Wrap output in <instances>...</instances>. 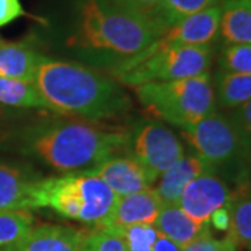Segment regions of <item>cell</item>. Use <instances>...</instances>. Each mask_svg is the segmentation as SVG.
<instances>
[{"mask_svg":"<svg viewBox=\"0 0 251 251\" xmlns=\"http://www.w3.org/2000/svg\"><path fill=\"white\" fill-rule=\"evenodd\" d=\"M168 29L106 0H74L66 46L77 59L112 72L141 54Z\"/></svg>","mask_w":251,"mask_h":251,"instance_id":"obj_1","label":"cell"},{"mask_svg":"<svg viewBox=\"0 0 251 251\" xmlns=\"http://www.w3.org/2000/svg\"><path fill=\"white\" fill-rule=\"evenodd\" d=\"M34 84L53 112L91 122L125 115L131 106L128 95L116 80L80 63L42 54Z\"/></svg>","mask_w":251,"mask_h":251,"instance_id":"obj_2","label":"cell"},{"mask_svg":"<svg viewBox=\"0 0 251 251\" xmlns=\"http://www.w3.org/2000/svg\"><path fill=\"white\" fill-rule=\"evenodd\" d=\"M128 130H112L84 122H48L24 137V150L62 173L88 172L127 150Z\"/></svg>","mask_w":251,"mask_h":251,"instance_id":"obj_3","label":"cell"},{"mask_svg":"<svg viewBox=\"0 0 251 251\" xmlns=\"http://www.w3.org/2000/svg\"><path fill=\"white\" fill-rule=\"evenodd\" d=\"M117 200L108 184L90 171L63 173L39 181V208H50L94 229H103L109 224Z\"/></svg>","mask_w":251,"mask_h":251,"instance_id":"obj_4","label":"cell"},{"mask_svg":"<svg viewBox=\"0 0 251 251\" xmlns=\"http://www.w3.org/2000/svg\"><path fill=\"white\" fill-rule=\"evenodd\" d=\"M134 92L150 115L180 130L215 112V90L209 73L183 80L147 82L134 87Z\"/></svg>","mask_w":251,"mask_h":251,"instance_id":"obj_5","label":"cell"},{"mask_svg":"<svg viewBox=\"0 0 251 251\" xmlns=\"http://www.w3.org/2000/svg\"><path fill=\"white\" fill-rule=\"evenodd\" d=\"M214 50L212 46H171L131 59L113 69L115 80L127 87L147 82L191 78L209 73Z\"/></svg>","mask_w":251,"mask_h":251,"instance_id":"obj_6","label":"cell"},{"mask_svg":"<svg viewBox=\"0 0 251 251\" xmlns=\"http://www.w3.org/2000/svg\"><path fill=\"white\" fill-rule=\"evenodd\" d=\"M127 152L156 181L184 155V147L168 127L144 119L128 130Z\"/></svg>","mask_w":251,"mask_h":251,"instance_id":"obj_7","label":"cell"},{"mask_svg":"<svg viewBox=\"0 0 251 251\" xmlns=\"http://www.w3.org/2000/svg\"><path fill=\"white\" fill-rule=\"evenodd\" d=\"M181 134L194 153L214 171L233 162L246 151L233 122L216 112L181 130Z\"/></svg>","mask_w":251,"mask_h":251,"instance_id":"obj_8","label":"cell"},{"mask_svg":"<svg viewBox=\"0 0 251 251\" xmlns=\"http://www.w3.org/2000/svg\"><path fill=\"white\" fill-rule=\"evenodd\" d=\"M221 6L216 4L180 20L162 34L140 56L171 46H208L219 35Z\"/></svg>","mask_w":251,"mask_h":251,"instance_id":"obj_9","label":"cell"},{"mask_svg":"<svg viewBox=\"0 0 251 251\" xmlns=\"http://www.w3.org/2000/svg\"><path fill=\"white\" fill-rule=\"evenodd\" d=\"M232 193L224 180L209 171L188 183L180 196L177 205L197 224H209L211 215L227 205Z\"/></svg>","mask_w":251,"mask_h":251,"instance_id":"obj_10","label":"cell"},{"mask_svg":"<svg viewBox=\"0 0 251 251\" xmlns=\"http://www.w3.org/2000/svg\"><path fill=\"white\" fill-rule=\"evenodd\" d=\"M90 172L103 180L117 197L151 188L155 183L143 165L130 155L110 156Z\"/></svg>","mask_w":251,"mask_h":251,"instance_id":"obj_11","label":"cell"},{"mask_svg":"<svg viewBox=\"0 0 251 251\" xmlns=\"http://www.w3.org/2000/svg\"><path fill=\"white\" fill-rule=\"evenodd\" d=\"M85 239L87 233L74 227L39 225L0 251H85Z\"/></svg>","mask_w":251,"mask_h":251,"instance_id":"obj_12","label":"cell"},{"mask_svg":"<svg viewBox=\"0 0 251 251\" xmlns=\"http://www.w3.org/2000/svg\"><path fill=\"white\" fill-rule=\"evenodd\" d=\"M41 177L0 163V209L32 211L39 208Z\"/></svg>","mask_w":251,"mask_h":251,"instance_id":"obj_13","label":"cell"},{"mask_svg":"<svg viewBox=\"0 0 251 251\" xmlns=\"http://www.w3.org/2000/svg\"><path fill=\"white\" fill-rule=\"evenodd\" d=\"M162 205L161 198L158 197L152 187L130 196L119 197L112 218L103 229L115 230L131 225H153Z\"/></svg>","mask_w":251,"mask_h":251,"instance_id":"obj_14","label":"cell"},{"mask_svg":"<svg viewBox=\"0 0 251 251\" xmlns=\"http://www.w3.org/2000/svg\"><path fill=\"white\" fill-rule=\"evenodd\" d=\"M214 171L196 153L183 155L179 161L159 176V183L153 188L163 205L179 204L180 196L188 183L205 172Z\"/></svg>","mask_w":251,"mask_h":251,"instance_id":"obj_15","label":"cell"},{"mask_svg":"<svg viewBox=\"0 0 251 251\" xmlns=\"http://www.w3.org/2000/svg\"><path fill=\"white\" fill-rule=\"evenodd\" d=\"M219 36L225 45H251V0H224Z\"/></svg>","mask_w":251,"mask_h":251,"instance_id":"obj_16","label":"cell"},{"mask_svg":"<svg viewBox=\"0 0 251 251\" xmlns=\"http://www.w3.org/2000/svg\"><path fill=\"white\" fill-rule=\"evenodd\" d=\"M41 57L25 44L0 41V77L34 82Z\"/></svg>","mask_w":251,"mask_h":251,"instance_id":"obj_17","label":"cell"},{"mask_svg":"<svg viewBox=\"0 0 251 251\" xmlns=\"http://www.w3.org/2000/svg\"><path fill=\"white\" fill-rule=\"evenodd\" d=\"M156 230L177 243L181 247L196 240L206 230L211 229V225H200L180 208L176 205H162L159 215L153 222Z\"/></svg>","mask_w":251,"mask_h":251,"instance_id":"obj_18","label":"cell"},{"mask_svg":"<svg viewBox=\"0 0 251 251\" xmlns=\"http://www.w3.org/2000/svg\"><path fill=\"white\" fill-rule=\"evenodd\" d=\"M0 105L4 108L41 109L53 112L34 82L0 77Z\"/></svg>","mask_w":251,"mask_h":251,"instance_id":"obj_19","label":"cell"},{"mask_svg":"<svg viewBox=\"0 0 251 251\" xmlns=\"http://www.w3.org/2000/svg\"><path fill=\"white\" fill-rule=\"evenodd\" d=\"M215 97L224 108H239L251 99V74L219 72Z\"/></svg>","mask_w":251,"mask_h":251,"instance_id":"obj_20","label":"cell"},{"mask_svg":"<svg viewBox=\"0 0 251 251\" xmlns=\"http://www.w3.org/2000/svg\"><path fill=\"white\" fill-rule=\"evenodd\" d=\"M227 206L230 214L229 234L237 244L251 250V187L232 194Z\"/></svg>","mask_w":251,"mask_h":251,"instance_id":"obj_21","label":"cell"},{"mask_svg":"<svg viewBox=\"0 0 251 251\" xmlns=\"http://www.w3.org/2000/svg\"><path fill=\"white\" fill-rule=\"evenodd\" d=\"M34 226L31 211L0 209V250L20 240Z\"/></svg>","mask_w":251,"mask_h":251,"instance_id":"obj_22","label":"cell"},{"mask_svg":"<svg viewBox=\"0 0 251 251\" xmlns=\"http://www.w3.org/2000/svg\"><path fill=\"white\" fill-rule=\"evenodd\" d=\"M219 1L221 0H162L161 18L169 28L194 13L216 6Z\"/></svg>","mask_w":251,"mask_h":251,"instance_id":"obj_23","label":"cell"},{"mask_svg":"<svg viewBox=\"0 0 251 251\" xmlns=\"http://www.w3.org/2000/svg\"><path fill=\"white\" fill-rule=\"evenodd\" d=\"M110 232L120 236L128 251H152L153 244L159 234L153 225L148 224L131 225Z\"/></svg>","mask_w":251,"mask_h":251,"instance_id":"obj_24","label":"cell"},{"mask_svg":"<svg viewBox=\"0 0 251 251\" xmlns=\"http://www.w3.org/2000/svg\"><path fill=\"white\" fill-rule=\"evenodd\" d=\"M219 69L226 73L251 74V45H225L219 54Z\"/></svg>","mask_w":251,"mask_h":251,"instance_id":"obj_25","label":"cell"},{"mask_svg":"<svg viewBox=\"0 0 251 251\" xmlns=\"http://www.w3.org/2000/svg\"><path fill=\"white\" fill-rule=\"evenodd\" d=\"M106 1L127 13L148 20H155L163 24L161 18L162 0H106Z\"/></svg>","mask_w":251,"mask_h":251,"instance_id":"obj_26","label":"cell"},{"mask_svg":"<svg viewBox=\"0 0 251 251\" xmlns=\"http://www.w3.org/2000/svg\"><path fill=\"white\" fill-rule=\"evenodd\" d=\"M85 251H128L120 236L106 229H94L87 233Z\"/></svg>","mask_w":251,"mask_h":251,"instance_id":"obj_27","label":"cell"},{"mask_svg":"<svg viewBox=\"0 0 251 251\" xmlns=\"http://www.w3.org/2000/svg\"><path fill=\"white\" fill-rule=\"evenodd\" d=\"M236 249L237 243L234 242L230 234L224 239H216L212 236L209 229L186 247H183L181 251H236Z\"/></svg>","mask_w":251,"mask_h":251,"instance_id":"obj_28","label":"cell"},{"mask_svg":"<svg viewBox=\"0 0 251 251\" xmlns=\"http://www.w3.org/2000/svg\"><path fill=\"white\" fill-rule=\"evenodd\" d=\"M236 109L233 123L242 137L246 151H249L251 150V99Z\"/></svg>","mask_w":251,"mask_h":251,"instance_id":"obj_29","label":"cell"},{"mask_svg":"<svg viewBox=\"0 0 251 251\" xmlns=\"http://www.w3.org/2000/svg\"><path fill=\"white\" fill-rule=\"evenodd\" d=\"M24 14L20 0H0V27L7 25Z\"/></svg>","mask_w":251,"mask_h":251,"instance_id":"obj_30","label":"cell"},{"mask_svg":"<svg viewBox=\"0 0 251 251\" xmlns=\"http://www.w3.org/2000/svg\"><path fill=\"white\" fill-rule=\"evenodd\" d=\"M229 204V202H227ZM209 225H212L216 230L226 232L230 227V214H229V206L225 205L215 211L209 218Z\"/></svg>","mask_w":251,"mask_h":251,"instance_id":"obj_31","label":"cell"},{"mask_svg":"<svg viewBox=\"0 0 251 251\" xmlns=\"http://www.w3.org/2000/svg\"><path fill=\"white\" fill-rule=\"evenodd\" d=\"M181 246H179L177 243H175L171 239H168L166 236H163L162 233L158 234L156 242L153 244L152 251H181Z\"/></svg>","mask_w":251,"mask_h":251,"instance_id":"obj_32","label":"cell"},{"mask_svg":"<svg viewBox=\"0 0 251 251\" xmlns=\"http://www.w3.org/2000/svg\"><path fill=\"white\" fill-rule=\"evenodd\" d=\"M4 110H6L4 106H1V105H0V115H3V113H4Z\"/></svg>","mask_w":251,"mask_h":251,"instance_id":"obj_33","label":"cell"}]
</instances>
